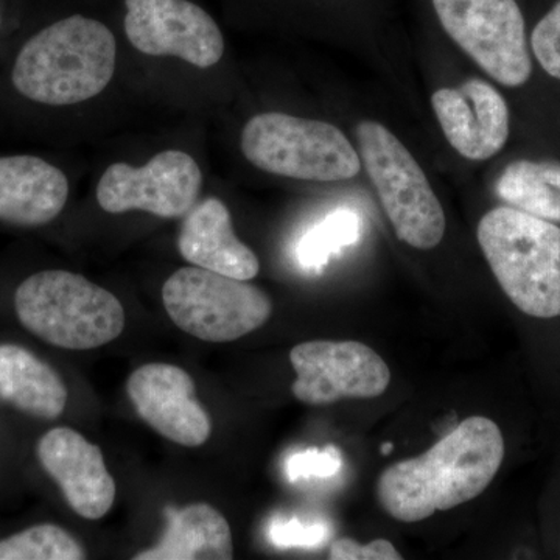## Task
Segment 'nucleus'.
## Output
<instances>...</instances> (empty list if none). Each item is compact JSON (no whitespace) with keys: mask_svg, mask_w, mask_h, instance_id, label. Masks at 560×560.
I'll list each match as a JSON object with an SVG mask.
<instances>
[{"mask_svg":"<svg viewBox=\"0 0 560 560\" xmlns=\"http://www.w3.org/2000/svg\"><path fill=\"white\" fill-rule=\"evenodd\" d=\"M503 459L500 427L485 416H470L430 451L383 471L377 481L378 503L394 521H427L480 497Z\"/></svg>","mask_w":560,"mask_h":560,"instance_id":"f257e3e1","label":"nucleus"},{"mask_svg":"<svg viewBox=\"0 0 560 560\" xmlns=\"http://www.w3.org/2000/svg\"><path fill=\"white\" fill-rule=\"evenodd\" d=\"M116 58V38L109 28L75 14L44 28L22 47L11 80L33 102L75 105L108 86Z\"/></svg>","mask_w":560,"mask_h":560,"instance_id":"f03ea898","label":"nucleus"},{"mask_svg":"<svg viewBox=\"0 0 560 560\" xmlns=\"http://www.w3.org/2000/svg\"><path fill=\"white\" fill-rule=\"evenodd\" d=\"M490 270L512 304L533 318L560 316V228L510 206L489 210L477 230Z\"/></svg>","mask_w":560,"mask_h":560,"instance_id":"7ed1b4c3","label":"nucleus"},{"mask_svg":"<svg viewBox=\"0 0 560 560\" xmlns=\"http://www.w3.org/2000/svg\"><path fill=\"white\" fill-rule=\"evenodd\" d=\"M22 326L57 348L90 350L117 340L125 327L121 302L75 272L40 271L14 296Z\"/></svg>","mask_w":560,"mask_h":560,"instance_id":"20e7f679","label":"nucleus"},{"mask_svg":"<svg viewBox=\"0 0 560 560\" xmlns=\"http://www.w3.org/2000/svg\"><path fill=\"white\" fill-rule=\"evenodd\" d=\"M355 136L360 160L399 241L416 249L436 248L444 238L447 220L411 151L375 120L361 121Z\"/></svg>","mask_w":560,"mask_h":560,"instance_id":"39448f33","label":"nucleus"},{"mask_svg":"<svg viewBox=\"0 0 560 560\" xmlns=\"http://www.w3.org/2000/svg\"><path fill=\"white\" fill-rule=\"evenodd\" d=\"M242 151L254 167L285 178L334 183L355 178L361 168L359 151L340 128L290 114L253 117Z\"/></svg>","mask_w":560,"mask_h":560,"instance_id":"423d86ee","label":"nucleus"},{"mask_svg":"<svg viewBox=\"0 0 560 560\" xmlns=\"http://www.w3.org/2000/svg\"><path fill=\"white\" fill-rule=\"evenodd\" d=\"M165 311L180 330L208 342H230L271 318L268 294L246 280L200 267L180 268L162 287Z\"/></svg>","mask_w":560,"mask_h":560,"instance_id":"0eeeda50","label":"nucleus"},{"mask_svg":"<svg viewBox=\"0 0 560 560\" xmlns=\"http://www.w3.org/2000/svg\"><path fill=\"white\" fill-rule=\"evenodd\" d=\"M445 35L486 73L508 88L533 73L526 22L517 0H430Z\"/></svg>","mask_w":560,"mask_h":560,"instance_id":"6e6552de","label":"nucleus"},{"mask_svg":"<svg viewBox=\"0 0 560 560\" xmlns=\"http://www.w3.org/2000/svg\"><path fill=\"white\" fill-rule=\"evenodd\" d=\"M296 381L291 393L312 407L345 399H375L386 393L390 371L385 360L360 341H305L290 352Z\"/></svg>","mask_w":560,"mask_h":560,"instance_id":"1a4fd4ad","label":"nucleus"},{"mask_svg":"<svg viewBox=\"0 0 560 560\" xmlns=\"http://www.w3.org/2000/svg\"><path fill=\"white\" fill-rule=\"evenodd\" d=\"M200 165L184 151L156 154L143 167L109 165L97 186V201L109 213L143 210L161 219H180L197 205Z\"/></svg>","mask_w":560,"mask_h":560,"instance_id":"9d476101","label":"nucleus"},{"mask_svg":"<svg viewBox=\"0 0 560 560\" xmlns=\"http://www.w3.org/2000/svg\"><path fill=\"white\" fill-rule=\"evenodd\" d=\"M125 32L150 57H176L208 69L224 54V39L208 11L189 0H125Z\"/></svg>","mask_w":560,"mask_h":560,"instance_id":"9b49d317","label":"nucleus"},{"mask_svg":"<svg viewBox=\"0 0 560 560\" xmlns=\"http://www.w3.org/2000/svg\"><path fill=\"white\" fill-rule=\"evenodd\" d=\"M136 411L165 440L200 447L212 434V420L197 397V386L186 371L167 363L140 366L127 382Z\"/></svg>","mask_w":560,"mask_h":560,"instance_id":"f8f14e48","label":"nucleus"},{"mask_svg":"<svg viewBox=\"0 0 560 560\" xmlns=\"http://www.w3.org/2000/svg\"><path fill=\"white\" fill-rule=\"evenodd\" d=\"M431 106L445 139L466 160L488 161L510 139V108L488 81L470 79L458 88H442L431 95Z\"/></svg>","mask_w":560,"mask_h":560,"instance_id":"ddd939ff","label":"nucleus"},{"mask_svg":"<svg viewBox=\"0 0 560 560\" xmlns=\"http://www.w3.org/2000/svg\"><path fill=\"white\" fill-rule=\"evenodd\" d=\"M38 458L75 514L86 521L108 514L116 500V482L97 445L79 431L58 427L40 438Z\"/></svg>","mask_w":560,"mask_h":560,"instance_id":"4468645a","label":"nucleus"},{"mask_svg":"<svg viewBox=\"0 0 560 560\" xmlns=\"http://www.w3.org/2000/svg\"><path fill=\"white\" fill-rule=\"evenodd\" d=\"M180 256L195 267L238 280L256 278L260 261L254 250L238 241L230 209L219 198L195 205L180 228Z\"/></svg>","mask_w":560,"mask_h":560,"instance_id":"2eb2a0df","label":"nucleus"},{"mask_svg":"<svg viewBox=\"0 0 560 560\" xmlns=\"http://www.w3.org/2000/svg\"><path fill=\"white\" fill-rule=\"evenodd\" d=\"M69 198L65 173L40 158H0V220L40 226L57 219Z\"/></svg>","mask_w":560,"mask_h":560,"instance_id":"dca6fc26","label":"nucleus"},{"mask_svg":"<svg viewBox=\"0 0 560 560\" xmlns=\"http://www.w3.org/2000/svg\"><path fill=\"white\" fill-rule=\"evenodd\" d=\"M167 529L154 547L135 560H230L234 540L230 523L210 504L198 503L183 510H165Z\"/></svg>","mask_w":560,"mask_h":560,"instance_id":"f3484780","label":"nucleus"},{"mask_svg":"<svg viewBox=\"0 0 560 560\" xmlns=\"http://www.w3.org/2000/svg\"><path fill=\"white\" fill-rule=\"evenodd\" d=\"M68 397L54 368L21 346L0 345V401L35 418L57 419Z\"/></svg>","mask_w":560,"mask_h":560,"instance_id":"a211bd4d","label":"nucleus"},{"mask_svg":"<svg viewBox=\"0 0 560 560\" xmlns=\"http://www.w3.org/2000/svg\"><path fill=\"white\" fill-rule=\"evenodd\" d=\"M495 190L510 208L560 223V162H511L501 172Z\"/></svg>","mask_w":560,"mask_h":560,"instance_id":"6ab92c4d","label":"nucleus"},{"mask_svg":"<svg viewBox=\"0 0 560 560\" xmlns=\"http://www.w3.org/2000/svg\"><path fill=\"white\" fill-rule=\"evenodd\" d=\"M361 237V219L350 209H337L312 228L298 245V260L307 270H320L331 256Z\"/></svg>","mask_w":560,"mask_h":560,"instance_id":"aec40b11","label":"nucleus"},{"mask_svg":"<svg viewBox=\"0 0 560 560\" xmlns=\"http://www.w3.org/2000/svg\"><path fill=\"white\" fill-rule=\"evenodd\" d=\"M86 551L68 530L38 525L0 540V560H81Z\"/></svg>","mask_w":560,"mask_h":560,"instance_id":"412c9836","label":"nucleus"},{"mask_svg":"<svg viewBox=\"0 0 560 560\" xmlns=\"http://www.w3.org/2000/svg\"><path fill=\"white\" fill-rule=\"evenodd\" d=\"M529 43L541 69L560 80V0L537 22Z\"/></svg>","mask_w":560,"mask_h":560,"instance_id":"4be33fe9","label":"nucleus"},{"mask_svg":"<svg viewBox=\"0 0 560 560\" xmlns=\"http://www.w3.org/2000/svg\"><path fill=\"white\" fill-rule=\"evenodd\" d=\"M341 467L340 452L335 447H327L324 451L308 448V451L296 453L287 460V475L290 481L301 478H329L334 477Z\"/></svg>","mask_w":560,"mask_h":560,"instance_id":"5701e85b","label":"nucleus"},{"mask_svg":"<svg viewBox=\"0 0 560 560\" xmlns=\"http://www.w3.org/2000/svg\"><path fill=\"white\" fill-rule=\"evenodd\" d=\"M329 559L400 560L401 555L389 540L377 539L368 545H360L359 541L345 537V539H338L331 544Z\"/></svg>","mask_w":560,"mask_h":560,"instance_id":"b1692460","label":"nucleus"},{"mask_svg":"<svg viewBox=\"0 0 560 560\" xmlns=\"http://www.w3.org/2000/svg\"><path fill=\"white\" fill-rule=\"evenodd\" d=\"M270 536L272 544L278 547H312L326 537V528L320 525L305 526L293 518L290 522L272 523Z\"/></svg>","mask_w":560,"mask_h":560,"instance_id":"393cba45","label":"nucleus"},{"mask_svg":"<svg viewBox=\"0 0 560 560\" xmlns=\"http://www.w3.org/2000/svg\"><path fill=\"white\" fill-rule=\"evenodd\" d=\"M394 445L393 442H385V444L382 445V455H389L390 452H393Z\"/></svg>","mask_w":560,"mask_h":560,"instance_id":"a878e982","label":"nucleus"}]
</instances>
